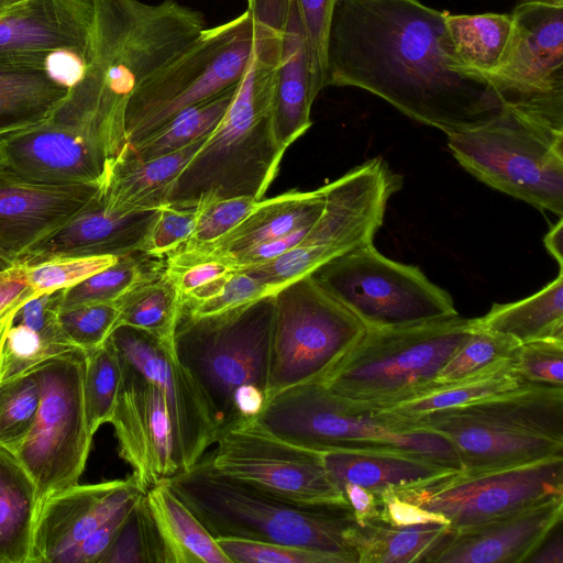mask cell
Returning a JSON list of instances; mask_svg holds the SVG:
<instances>
[{
  "mask_svg": "<svg viewBox=\"0 0 563 563\" xmlns=\"http://www.w3.org/2000/svg\"><path fill=\"white\" fill-rule=\"evenodd\" d=\"M453 532L444 522L396 526L378 517L355 528L357 563H433Z\"/></svg>",
  "mask_w": 563,
  "mask_h": 563,
  "instance_id": "cell-32",
  "label": "cell"
},
{
  "mask_svg": "<svg viewBox=\"0 0 563 563\" xmlns=\"http://www.w3.org/2000/svg\"><path fill=\"white\" fill-rule=\"evenodd\" d=\"M112 164L80 133L49 118L0 139V166L34 181L102 186Z\"/></svg>",
  "mask_w": 563,
  "mask_h": 563,
  "instance_id": "cell-20",
  "label": "cell"
},
{
  "mask_svg": "<svg viewBox=\"0 0 563 563\" xmlns=\"http://www.w3.org/2000/svg\"><path fill=\"white\" fill-rule=\"evenodd\" d=\"M249 12L254 40L247 67L221 121L175 179L168 205L197 207L234 197L262 200L277 175L286 152L273 123L279 31L271 11Z\"/></svg>",
  "mask_w": 563,
  "mask_h": 563,
  "instance_id": "cell-3",
  "label": "cell"
},
{
  "mask_svg": "<svg viewBox=\"0 0 563 563\" xmlns=\"http://www.w3.org/2000/svg\"><path fill=\"white\" fill-rule=\"evenodd\" d=\"M325 187L311 191L290 190L258 200L251 213L229 233L200 252L234 255L284 236L316 221L323 210Z\"/></svg>",
  "mask_w": 563,
  "mask_h": 563,
  "instance_id": "cell-29",
  "label": "cell"
},
{
  "mask_svg": "<svg viewBox=\"0 0 563 563\" xmlns=\"http://www.w3.org/2000/svg\"><path fill=\"white\" fill-rule=\"evenodd\" d=\"M40 406V386L33 371L0 380V446L19 444L31 430Z\"/></svg>",
  "mask_w": 563,
  "mask_h": 563,
  "instance_id": "cell-44",
  "label": "cell"
},
{
  "mask_svg": "<svg viewBox=\"0 0 563 563\" xmlns=\"http://www.w3.org/2000/svg\"><path fill=\"white\" fill-rule=\"evenodd\" d=\"M341 490L357 525H365L379 517V497L376 493L355 484H344Z\"/></svg>",
  "mask_w": 563,
  "mask_h": 563,
  "instance_id": "cell-57",
  "label": "cell"
},
{
  "mask_svg": "<svg viewBox=\"0 0 563 563\" xmlns=\"http://www.w3.org/2000/svg\"><path fill=\"white\" fill-rule=\"evenodd\" d=\"M16 309H13L0 317V353L2 351V346H3L4 340H5L7 332L11 325L12 318H13V314Z\"/></svg>",
  "mask_w": 563,
  "mask_h": 563,
  "instance_id": "cell-60",
  "label": "cell"
},
{
  "mask_svg": "<svg viewBox=\"0 0 563 563\" xmlns=\"http://www.w3.org/2000/svg\"><path fill=\"white\" fill-rule=\"evenodd\" d=\"M268 397L320 382L366 332L364 323L310 276L274 294Z\"/></svg>",
  "mask_w": 563,
  "mask_h": 563,
  "instance_id": "cell-13",
  "label": "cell"
},
{
  "mask_svg": "<svg viewBox=\"0 0 563 563\" xmlns=\"http://www.w3.org/2000/svg\"><path fill=\"white\" fill-rule=\"evenodd\" d=\"M37 296L27 283L21 264L0 273V317Z\"/></svg>",
  "mask_w": 563,
  "mask_h": 563,
  "instance_id": "cell-56",
  "label": "cell"
},
{
  "mask_svg": "<svg viewBox=\"0 0 563 563\" xmlns=\"http://www.w3.org/2000/svg\"><path fill=\"white\" fill-rule=\"evenodd\" d=\"M516 371L526 383L563 387V340H536L519 345Z\"/></svg>",
  "mask_w": 563,
  "mask_h": 563,
  "instance_id": "cell-51",
  "label": "cell"
},
{
  "mask_svg": "<svg viewBox=\"0 0 563 563\" xmlns=\"http://www.w3.org/2000/svg\"><path fill=\"white\" fill-rule=\"evenodd\" d=\"M216 540L232 563H343L338 556L299 547L233 538Z\"/></svg>",
  "mask_w": 563,
  "mask_h": 563,
  "instance_id": "cell-49",
  "label": "cell"
},
{
  "mask_svg": "<svg viewBox=\"0 0 563 563\" xmlns=\"http://www.w3.org/2000/svg\"><path fill=\"white\" fill-rule=\"evenodd\" d=\"M59 322L71 344L85 352L102 345L118 324L115 302H99L60 310Z\"/></svg>",
  "mask_w": 563,
  "mask_h": 563,
  "instance_id": "cell-47",
  "label": "cell"
},
{
  "mask_svg": "<svg viewBox=\"0 0 563 563\" xmlns=\"http://www.w3.org/2000/svg\"><path fill=\"white\" fill-rule=\"evenodd\" d=\"M459 314L411 325L367 329L319 382L365 409H387L437 388L435 377L472 333Z\"/></svg>",
  "mask_w": 563,
  "mask_h": 563,
  "instance_id": "cell-7",
  "label": "cell"
},
{
  "mask_svg": "<svg viewBox=\"0 0 563 563\" xmlns=\"http://www.w3.org/2000/svg\"><path fill=\"white\" fill-rule=\"evenodd\" d=\"M159 209L114 210L104 203L99 190L66 224L33 246L20 264L67 256L144 253Z\"/></svg>",
  "mask_w": 563,
  "mask_h": 563,
  "instance_id": "cell-23",
  "label": "cell"
},
{
  "mask_svg": "<svg viewBox=\"0 0 563 563\" xmlns=\"http://www.w3.org/2000/svg\"><path fill=\"white\" fill-rule=\"evenodd\" d=\"M208 136L147 161L137 158L126 146L112 164L100 188L104 203L119 211L162 208L167 203L175 179Z\"/></svg>",
  "mask_w": 563,
  "mask_h": 563,
  "instance_id": "cell-28",
  "label": "cell"
},
{
  "mask_svg": "<svg viewBox=\"0 0 563 563\" xmlns=\"http://www.w3.org/2000/svg\"><path fill=\"white\" fill-rule=\"evenodd\" d=\"M144 497L162 542L165 563H232L164 481L148 488Z\"/></svg>",
  "mask_w": 563,
  "mask_h": 563,
  "instance_id": "cell-31",
  "label": "cell"
},
{
  "mask_svg": "<svg viewBox=\"0 0 563 563\" xmlns=\"http://www.w3.org/2000/svg\"><path fill=\"white\" fill-rule=\"evenodd\" d=\"M99 563H165L162 542L144 494L135 501Z\"/></svg>",
  "mask_w": 563,
  "mask_h": 563,
  "instance_id": "cell-43",
  "label": "cell"
},
{
  "mask_svg": "<svg viewBox=\"0 0 563 563\" xmlns=\"http://www.w3.org/2000/svg\"><path fill=\"white\" fill-rule=\"evenodd\" d=\"M109 340L120 363L164 393L180 471L190 468L217 442L218 430L199 387L175 353L173 339L118 325Z\"/></svg>",
  "mask_w": 563,
  "mask_h": 563,
  "instance_id": "cell-18",
  "label": "cell"
},
{
  "mask_svg": "<svg viewBox=\"0 0 563 563\" xmlns=\"http://www.w3.org/2000/svg\"><path fill=\"white\" fill-rule=\"evenodd\" d=\"M402 177L382 157L371 158L325 185L324 207L301 242L279 257L242 268L274 294L287 283L357 246L372 243Z\"/></svg>",
  "mask_w": 563,
  "mask_h": 563,
  "instance_id": "cell-11",
  "label": "cell"
},
{
  "mask_svg": "<svg viewBox=\"0 0 563 563\" xmlns=\"http://www.w3.org/2000/svg\"><path fill=\"white\" fill-rule=\"evenodd\" d=\"M478 328L508 335L520 344L544 339L563 340V269L538 292L508 303H493L475 318Z\"/></svg>",
  "mask_w": 563,
  "mask_h": 563,
  "instance_id": "cell-34",
  "label": "cell"
},
{
  "mask_svg": "<svg viewBox=\"0 0 563 563\" xmlns=\"http://www.w3.org/2000/svg\"><path fill=\"white\" fill-rule=\"evenodd\" d=\"M214 539L299 547L357 563V522L347 503L301 504L217 472L203 455L163 479Z\"/></svg>",
  "mask_w": 563,
  "mask_h": 563,
  "instance_id": "cell-4",
  "label": "cell"
},
{
  "mask_svg": "<svg viewBox=\"0 0 563 563\" xmlns=\"http://www.w3.org/2000/svg\"><path fill=\"white\" fill-rule=\"evenodd\" d=\"M37 511L32 477L0 446V563H30Z\"/></svg>",
  "mask_w": 563,
  "mask_h": 563,
  "instance_id": "cell-33",
  "label": "cell"
},
{
  "mask_svg": "<svg viewBox=\"0 0 563 563\" xmlns=\"http://www.w3.org/2000/svg\"><path fill=\"white\" fill-rule=\"evenodd\" d=\"M516 358L504 361L459 382L439 386L417 398L383 409L401 418H416L433 411L461 406L520 386Z\"/></svg>",
  "mask_w": 563,
  "mask_h": 563,
  "instance_id": "cell-37",
  "label": "cell"
},
{
  "mask_svg": "<svg viewBox=\"0 0 563 563\" xmlns=\"http://www.w3.org/2000/svg\"><path fill=\"white\" fill-rule=\"evenodd\" d=\"M238 85L181 110L139 144L128 146L137 158L147 161L208 136L227 112Z\"/></svg>",
  "mask_w": 563,
  "mask_h": 563,
  "instance_id": "cell-38",
  "label": "cell"
},
{
  "mask_svg": "<svg viewBox=\"0 0 563 563\" xmlns=\"http://www.w3.org/2000/svg\"><path fill=\"white\" fill-rule=\"evenodd\" d=\"M445 29L460 63L486 79L498 66L511 31V14H445Z\"/></svg>",
  "mask_w": 563,
  "mask_h": 563,
  "instance_id": "cell-35",
  "label": "cell"
},
{
  "mask_svg": "<svg viewBox=\"0 0 563 563\" xmlns=\"http://www.w3.org/2000/svg\"><path fill=\"white\" fill-rule=\"evenodd\" d=\"M445 12L419 0H338L325 85L355 87L446 135L481 126L506 106L457 59Z\"/></svg>",
  "mask_w": 563,
  "mask_h": 563,
  "instance_id": "cell-1",
  "label": "cell"
},
{
  "mask_svg": "<svg viewBox=\"0 0 563 563\" xmlns=\"http://www.w3.org/2000/svg\"><path fill=\"white\" fill-rule=\"evenodd\" d=\"M24 0H0V15Z\"/></svg>",
  "mask_w": 563,
  "mask_h": 563,
  "instance_id": "cell-61",
  "label": "cell"
},
{
  "mask_svg": "<svg viewBox=\"0 0 563 563\" xmlns=\"http://www.w3.org/2000/svg\"><path fill=\"white\" fill-rule=\"evenodd\" d=\"M519 345L518 341L508 335L475 324L466 341L440 369L435 384L438 387L452 384L516 358Z\"/></svg>",
  "mask_w": 563,
  "mask_h": 563,
  "instance_id": "cell-42",
  "label": "cell"
},
{
  "mask_svg": "<svg viewBox=\"0 0 563 563\" xmlns=\"http://www.w3.org/2000/svg\"><path fill=\"white\" fill-rule=\"evenodd\" d=\"M543 543L530 555L527 562L530 563H563V540L559 532L550 541Z\"/></svg>",
  "mask_w": 563,
  "mask_h": 563,
  "instance_id": "cell-58",
  "label": "cell"
},
{
  "mask_svg": "<svg viewBox=\"0 0 563 563\" xmlns=\"http://www.w3.org/2000/svg\"><path fill=\"white\" fill-rule=\"evenodd\" d=\"M115 305L119 309L117 327L129 325L162 339H173L183 301L163 266L130 288Z\"/></svg>",
  "mask_w": 563,
  "mask_h": 563,
  "instance_id": "cell-36",
  "label": "cell"
},
{
  "mask_svg": "<svg viewBox=\"0 0 563 563\" xmlns=\"http://www.w3.org/2000/svg\"><path fill=\"white\" fill-rule=\"evenodd\" d=\"M85 365L86 352L74 347L31 368L40 386L38 410L29 433L9 451L32 477L38 507L78 484L86 467L93 435L85 409Z\"/></svg>",
  "mask_w": 563,
  "mask_h": 563,
  "instance_id": "cell-12",
  "label": "cell"
},
{
  "mask_svg": "<svg viewBox=\"0 0 563 563\" xmlns=\"http://www.w3.org/2000/svg\"><path fill=\"white\" fill-rule=\"evenodd\" d=\"M305 32L314 98L327 87V47L338 0H295Z\"/></svg>",
  "mask_w": 563,
  "mask_h": 563,
  "instance_id": "cell-48",
  "label": "cell"
},
{
  "mask_svg": "<svg viewBox=\"0 0 563 563\" xmlns=\"http://www.w3.org/2000/svg\"><path fill=\"white\" fill-rule=\"evenodd\" d=\"M53 355L56 353L34 330L11 322L2 346L1 379L24 373Z\"/></svg>",
  "mask_w": 563,
  "mask_h": 563,
  "instance_id": "cell-54",
  "label": "cell"
},
{
  "mask_svg": "<svg viewBox=\"0 0 563 563\" xmlns=\"http://www.w3.org/2000/svg\"><path fill=\"white\" fill-rule=\"evenodd\" d=\"M274 297L195 317L183 307L175 353L208 404L218 438L254 421L267 405Z\"/></svg>",
  "mask_w": 563,
  "mask_h": 563,
  "instance_id": "cell-5",
  "label": "cell"
},
{
  "mask_svg": "<svg viewBox=\"0 0 563 563\" xmlns=\"http://www.w3.org/2000/svg\"><path fill=\"white\" fill-rule=\"evenodd\" d=\"M279 31V64L274 95L276 139L287 150L311 126L310 64L305 32L295 0H265Z\"/></svg>",
  "mask_w": 563,
  "mask_h": 563,
  "instance_id": "cell-26",
  "label": "cell"
},
{
  "mask_svg": "<svg viewBox=\"0 0 563 563\" xmlns=\"http://www.w3.org/2000/svg\"><path fill=\"white\" fill-rule=\"evenodd\" d=\"M253 40V20L247 10L225 23L206 27L181 55L131 96L125 110L128 145L135 146L181 110L239 84Z\"/></svg>",
  "mask_w": 563,
  "mask_h": 563,
  "instance_id": "cell-10",
  "label": "cell"
},
{
  "mask_svg": "<svg viewBox=\"0 0 563 563\" xmlns=\"http://www.w3.org/2000/svg\"><path fill=\"white\" fill-rule=\"evenodd\" d=\"M1 369H2V351L0 353V380H1V375H2Z\"/></svg>",
  "mask_w": 563,
  "mask_h": 563,
  "instance_id": "cell-63",
  "label": "cell"
},
{
  "mask_svg": "<svg viewBox=\"0 0 563 563\" xmlns=\"http://www.w3.org/2000/svg\"><path fill=\"white\" fill-rule=\"evenodd\" d=\"M89 52L80 76L49 119L117 158L128 146L125 110L133 92L181 55L207 27L177 0H93Z\"/></svg>",
  "mask_w": 563,
  "mask_h": 563,
  "instance_id": "cell-2",
  "label": "cell"
},
{
  "mask_svg": "<svg viewBox=\"0 0 563 563\" xmlns=\"http://www.w3.org/2000/svg\"><path fill=\"white\" fill-rule=\"evenodd\" d=\"M100 187L34 181L0 166V254L20 264L33 246L81 210Z\"/></svg>",
  "mask_w": 563,
  "mask_h": 563,
  "instance_id": "cell-21",
  "label": "cell"
},
{
  "mask_svg": "<svg viewBox=\"0 0 563 563\" xmlns=\"http://www.w3.org/2000/svg\"><path fill=\"white\" fill-rule=\"evenodd\" d=\"M120 367V389L110 423L120 456L145 493L180 471L167 400L151 380L122 363Z\"/></svg>",
  "mask_w": 563,
  "mask_h": 563,
  "instance_id": "cell-19",
  "label": "cell"
},
{
  "mask_svg": "<svg viewBox=\"0 0 563 563\" xmlns=\"http://www.w3.org/2000/svg\"><path fill=\"white\" fill-rule=\"evenodd\" d=\"M399 418L410 430L446 439L464 472L563 456V387L559 386L522 383L461 406Z\"/></svg>",
  "mask_w": 563,
  "mask_h": 563,
  "instance_id": "cell-6",
  "label": "cell"
},
{
  "mask_svg": "<svg viewBox=\"0 0 563 563\" xmlns=\"http://www.w3.org/2000/svg\"><path fill=\"white\" fill-rule=\"evenodd\" d=\"M563 495L486 523L455 531L433 563H519L561 525Z\"/></svg>",
  "mask_w": 563,
  "mask_h": 563,
  "instance_id": "cell-25",
  "label": "cell"
},
{
  "mask_svg": "<svg viewBox=\"0 0 563 563\" xmlns=\"http://www.w3.org/2000/svg\"><path fill=\"white\" fill-rule=\"evenodd\" d=\"M236 269L239 267L225 256L183 249L164 261V271L180 294L183 303L212 296L224 278Z\"/></svg>",
  "mask_w": 563,
  "mask_h": 563,
  "instance_id": "cell-40",
  "label": "cell"
},
{
  "mask_svg": "<svg viewBox=\"0 0 563 563\" xmlns=\"http://www.w3.org/2000/svg\"><path fill=\"white\" fill-rule=\"evenodd\" d=\"M93 0H24L0 15V56L70 53L86 62Z\"/></svg>",
  "mask_w": 563,
  "mask_h": 563,
  "instance_id": "cell-24",
  "label": "cell"
},
{
  "mask_svg": "<svg viewBox=\"0 0 563 563\" xmlns=\"http://www.w3.org/2000/svg\"><path fill=\"white\" fill-rule=\"evenodd\" d=\"M257 201L252 197H234L197 206L195 230L179 249L200 251L209 247L243 221Z\"/></svg>",
  "mask_w": 563,
  "mask_h": 563,
  "instance_id": "cell-46",
  "label": "cell"
},
{
  "mask_svg": "<svg viewBox=\"0 0 563 563\" xmlns=\"http://www.w3.org/2000/svg\"><path fill=\"white\" fill-rule=\"evenodd\" d=\"M135 501L124 507L87 538L68 550L60 558L59 563H99L113 542Z\"/></svg>",
  "mask_w": 563,
  "mask_h": 563,
  "instance_id": "cell-55",
  "label": "cell"
},
{
  "mask_svg": "<svg viewBox=\"0 0 563 563\" xmlns=\"http://www.w3.org/2000/svg\"><path fill=\"white\" fill-rule=\"evenodd\" d=\"M62 290L34 296L14 312L12 322L22 323L34 330L44 343L56 354L74 349L59 322Z\"/></svg>",
  "mask_w": 563,
  "mask_h": 563,
  "instance_id": "cell-50",
  "label": "cell"
},
{
  "mask_svg": "<svg viewBox=\"0 0 563 563\" xmlns=\"http://www.w3.org/2000/svg\"><path fill=\"white\" fill-rule=\"evenodd\" d=\"M254 422L275 437L318 452L404 453L461 471L442 435L410 430L386 410L355 407L319 382L278 393Z\"/></svg>",
  "mask_w": 563,
  "mask_h": 563,
  "instance_id": "cell-8",
  "label": "cell"
},
{
  "mask_svg": "<svg viewBox=\"0 0 563 563\" xmlns=\"http://www.w3.org/2000/svg\"><path fill=\"white\" fill-rule=\"evenodd\" d=\"M142 494L133 475L76 484L46 497L38 507L30 563L60 558Z\"/></svg>",
  "mask_w": 563,
  "mask_h": 563,
  "instance_id": "cell-22",
  "label": "cell"
},
{
  "mask_svg": "<svg viewBox=\"0 0 563 563\" xmlns=\"http://www.w3.org/2000/svg\"><path fill=\"white\" fill-rule=\"evenodd\" d=\"M387 490L442 517L455 532L563 495V456L490 471H454Z\"/></svg>",
  "mask_w": 563,
  "mask_h": 563,
  "instance_id": "cell-15",
  "label": "cell"
},
{
  "mask_svg": "<svg viewBox=\"0 0 563 563\" xmlns=\"http://www.w3.org/2000/svg\"><path fill=\"white\" fill-rule=\"evenodd\" d=\"M18 264L12 263L0 254V273L8 271Z\"/></svg>",
  "mask_w": 563,
  "mask_h": 563,
  "instance_id": "cell-62",
  "label": "cell"
},
{
  "mask_svg": "<svg viewBox=\"0 0 563 563\" xmlns=\"http://www.w3.org/2000/svg\"><path fill=\"white\" fill-rule=\"evenodd\" d=\"M457 163L487 186L563 214V130L505 106L487 123L448 135Z\"/></svg>",
  "mask_w": 563,
  "mask_h": 563,
  "instance_id": "cell-9",
  "label": "cell"
},
{
  "mask_svg": "<svg viewBox=\"0 0 563 563\" xmlns=\"http://www.w3.org/2000/svg\"><path fill=\"white\" fill-rule=\"evenodd\" d=\"M121 383L118 354L108 340L99 347L86 352L84 399L87 422L92 435L110 423Z\"/></svg>",
  "mask_w": 563,
  "mask_h": 563,
  "instance_id": "cell-41",
  "label": "cell"
},
{
  "mask_svg": "<svg viewBox=\"0 0 563 563\" xmlns=\"http://www.w3.org/2000/svg\"><path fill=\"white\" fill-rule=\"evenodd\" d=\"M325 467L340 487L363 486L376 494L459 471L427 459L395 452H322Z\"/></svg>",
  "mask_w": 563,
  "mask_h": 563,
  "instance_id": "cell-30",
  "label": "cell"
},
{
  "mask_svg": "<svg viewBox=\"0 0 563 563\" xmlns=\"http://www.w3.org/2000/svg\"><path fill=\"white\" fill-rule=\"evenodd\" d=\"M548 1H552V2H555V3H561V4H563V0H548Z\"/></svg>",
  "mask_w": 563,
  "mask_h": 563,
  "instance_id": "cell-64",
  "label": "cell"
},
{
  "mask_svg": "<svg viewBox=\"0 0 563 563\" xmlns=\"http://www.w3.org/2000/svg\"><path fill=\"white\" fill-rule=\"evenodd\" d=\"M117 256L55 257L22 265L31 288L37 294L66 289L117 262Z\"/></svg>",
  "mask_w": 563,
  "mask_h": 563,
  "instance_id": "cell-45",
  "label": "cell"
},
{
  "mask_svg": "<svg viewBox=\"0 0 563 563\" xmlns=\"http://www.w3.org/2000/svg\"><path fill=\"white\" fill-rule=\"evenodd\" d=\"M206 457L217 472L283 498L301 504L347 503L322 452L275 437L254 421L222 433Z\"/></svg>",
  "mask_w": 563,
  "mask_h": 563,
  "instance_id": "cell-17",
  "label": "cell"
},
{
  "mask_svg": "<svg viewBox=\"0 0 563 563\" xmlns=\"http://www.w3.org/2000/svg\"><path fill=\"white\" fill-rule=\"evenodd\" d=\"M46 54L0 56V139L45 121L69 86L51 68Z\"/></svg>",
  "mask_w": 563,
  "mask_h": 563,
  "instance_id": "cell-27",
  "label": "cell"
},
{
  "mask_svg": "<svg viewBox=\"0 0 563 563\" xmlns=\"http://www.w3.org/2000/svg\"><path fill=\"white\" fill-rule=\"evenodd\" d=\"M544 245L549 253L559 263V269H563V220L560 217L558 223L544 238Z\"/></svg>",
  "mask_w": 563,
  "mask_h": 563,
  "instance_id": "cell-59",
  "label": "cell"
},
{
  "mask_svg": "<svg viewBox=\"0 0 563 563\" xmlns=\"http://www.w3.org/2000/svg\"><path fill=\"white\" fill-rule=\"evenodd\" d=\"M366 329H388L457 316L451 295L417 266L393 261L372 243L357 246L310 273Z\"/></svg>",
  "mask_w": 563,
  "mask_h": 563,
  "instance_id": "cell-14",
  "label": "cell"
},
{
  "mask_svg": "<svg viewBox=\"0 0 563 563\" xmlns=\"http://www.w3.org/2000/svg\"><path fill=\"white\" fill-rule=\"evenodd\" d=\"M273 295L261 280L243 269L230 273L219 289L210 297L190 303L183 309L191 316L201 317L224 312L261 297Z\"/></svg>",
  "mask_w": 563,
  "mask_h": 563,
  "instance_id": "cell-52",
  "label": "cell"
},
{
  "mask_svg": "<svg viewBox=\"0 0 563 563\" xmlns=\"http://www.w3.org/2000/svg\"><path fill=\"white\" fill-rule=\"evenodd\" d=\"M163 266V258L142 252L119 256L109 267L63 289L59 311L89 303L115 302L135 284Z\"/></svg>",
  "mask_w": 563,
  "mask_h": 563,
  "instance_id": "cell-39",
  "label": "cell"
},
{
  "mask_svg": "<svg viewBox=\"0 0 563 563\" xmlns=\"http://www.w3.org/2000/svg\"><path fill=\"white\" fill-rule=\"evenodd\" d=\"M507 46L486 77L505 104L563 130V4L525 0Z\"/></svg>",
  "mask_w": 563,
  "mask_h": 563,
  "instance_id": "cell-16",
  "label": "cell"
},
{
  "mask_svg": "<svg viewBox=\"0 0 563 563\" xmlns=\"http://www.w3.org/2000/svg\"><path fill=\"white\" fill-rule=\"evenodd\" d=\"M197 207L165 205L159 209L144 253L163 258L181 247L195 230Z\"/></svg>",
  "mask_w": 563,
  "mask_h": 563,
  "instance_id": "cell-53",
  "label": "cell"
}]
</instances>
